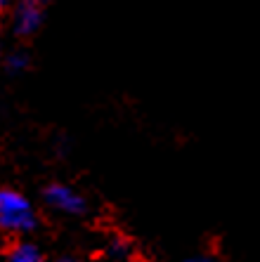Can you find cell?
<instances>
[{
	"label": "cell",
	"mask_w": 260,
	"mask_h": 262,
	"mask_svg": "<svg viewBox=\"0 0 260 262\" xmlns=\"http://www.w3.org/2000/svg\"><path fill=\"white\" fill-rule=\"evenodd\" d=\"M26 67H29V57H26L24 52H12V55L7 57V69H10L12 73L24 71Z\"/></svg>",
	"instance_id": "obj_5"
},
{
	"label": "cell",
	"mask_w": 260,
	"mask_h": 262,
	"mask_svg": "<svg viewBox=\"0 0 260 262\" xmlns=\"http://www.w3.org/2000/svg\"><path fill=\"white\" fill-rule=\"evenodd\" d=\"M52 262H73L71 257H57V260H52Z\"/></svg>",
	"instance_id": "obj_7"
},
{
	"label": "cell",
	"mask_w": 260,
	"mask_h": 262,
	"mask_svg": "<svg viewBox=\"0 0 260 262\" xmlns=\"http://www.w3.org/2000/svg\"><path fill=\"white\" fill-rule=\"evenodd\" d=\"M0 3H3V5H10V0H0Z\"/></svg>",
	"instance_id": "obj_8"
},
{
	"label": "cell",
	"mask_w": 260,
	"mask_h": 262,
	"mask_svg": "<svg viewBox=\"0 0 260 262\" xmlns=\"http://www.w3.org/2000/svg\"><path fill=\"white\" fill-rule=\"evenodd\" d=\"M43 10H45V7L38 5V3L19 0L17 7H14V12H12L14 33H17V36H31V33H36L43 21Z\"/></svg>",
	"instance_id": "obj_3"
},
{
	"label": "cell",
	"mask_w": 260,
	"mask_h": 262,
	"mask_svg": "<svg viewBox=\"0 0 260 262\" xmlns=\"http://www.w3.org/2000/svg\"><path fill=\"white\" fill-rule=\"evenodd\" d=\"M5 262H45V260H43L41 250H38L33 244H29V241H19V244H14L12 248H10Z\"/></svg>",
	"instance_id": "obj_4"
},
{
	"label": "cell",
	"mask_w": 260,
	"mask_h": 262,
	"mask_svg": "<svg viewBox=\"0 0 260 262\" xmlns=\"http://www.w3.org/2000/svg\"><path fill=\"white\" fill-rule=\"evenodd\" d=\"M182 262H215V260H211V257H206V255H194V257H187V260H182Z\"/></svg>",
	"instance_id": "obj_6"
},
{
	"label": "cell",
	"mask_w": 260,
	"mask_h": 262,
	"mask_svg": "<svg viewBox=\"0 0 260 262\" xmlns=\"http://www.w3.org/2000/svg\"><path fill=\"white\" fill-rule=\"evenodd\" d=\"M45 203L50 208H55L57 213H64V215H81L85 213V199L78 194V191L69 187V184H50L45 194H43Z\"/></svg>",
	"instance_id": "obj_2"
},
{
	"label": "cell",
	"mask_w": 260,
	"mask_h": 262,
	"mask_svg": "<svg viewBox=\"0 0 260 262\" xmlns=\"http://www.w3.org/2000/svg\"><path fill=\"white\" fill-rule=\"evenodd\" d=\"M36 210L22 191L3 189L0 191V227L7 234H29L36 229Z\"/></svg>",
	"instance_id": "obj_1"
}]
</instances>
